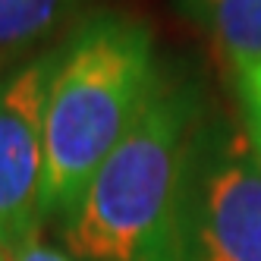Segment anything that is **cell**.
<instances>
[{"label": "cell", "instance_id": "cell-2", "mask_svg": "<svg viewBox=\"0 0 261 261\" xmlns=\"http://www.w3.org/2000/svg\"><path fill=\"white\" fill-rule=\"evenodd\" d=\"M204 110L192 79L161 72L136 126L60 220L72 261H176L179 192Z\"/></svg>", "mask_w": 261, "mask_h": 261}, {"label": "cell", "instance_id": "cell-8", "mask_svg": "<svg viewBox=\"0 0 261 261\" xmlns=\"http://www.w3.org/2000/svg\"><path fill=\"white\" fill-rule=\"evenodd\" d=\"M13 261H72L63 249H54L50 242H44L41 236L38 239H32L25 242L22 249H16L13 252Z\"/></svg>", "mask_w": 261, "mask_h": 261}, {"label": "cell", "instance_id": "cell-4", "mask_svg": "<svg viewBox=\"0 0 261 261\" xmlns=\"http://www.w3.org/2000/svg\"><path fill=\"white\" fill-rule=\"evenodd\" d=\"M60 44L41 47L0 79V249L10 258L44 227V104Z\"/></svg>", "mask_w": 261, "mask_h": 261}, {"label": "cell", "instance_id": "cell-5", "mask_svg": "<svg viewBox=\"0 0 261 261\" xmlns=\"http://www.w3.org/2000/svg\"><path fill=\"white\" fill-rule=\"evenodd\" d=\"M176 7L223 50L233 69L261 60V0H176Z\"/></svg>", "mask_w": 261, "mask_h": 261}, {"label": "cell", "instance_id": "cell-10", "mask_svg": "<svg viewBox=\"0 0 261 261\" xmlns=\"http://www.w3.org/2000/svg\"><path fill=\"white\" fill-rule=\"evenodd\" d=\"M0 261H13V258H10V255H7L4 249H0Z\"/></svg>", "mask_w": 261, "mask_h": 261}, {"label": "cell", "instance_id": "cell-1", "mask_svg": "<svg viewBox=\"0 0 261 261\" xmlns=\"http://www.w3.org/2000/svg\"><path fill=\"white\" fill-rule=\"evenodd\" d=\"M158 82L154 32L139 16L98 10L60 41L44 104V220L69 217Z\"/></svg>", "mask_w": 261, "mask_h": 261}, {"label": "cell", "instance_id": "cell-7", "mask_svg": "<svg viewBox=\"0 0 261 261\" xmlns=\"http://www.w3.org/2000/svg\"><path fill=\"white\" fill-rule=\"evenodd\" d=\"M233 72H236V82H239L242 107L258 110V114H261V60L242 63V66H236Z\"/></svg>", "mask_w": 261, "mask_h": 261}, {"label": "cell", "instance_id": "cell-3", "mask_svg": "<svg viewBox=\"0 0 261 261\" xmlns=\"http://www.w3.org/2000/svg\"><path fill=\"white\" fill-rule=\"evenodd\" d=\"M176 261H261V158L246 120H198L186 161Z\"/></svg>", "mask_w": 261, "mask_h": 261}, {"label": "cell", "instance_id": "cell-6", "mask_svg": "<svg viewBox=\"0 0 261 261\" xmlns=\"http://www.w3.org/2000/svg\"><path fill=\"white\" fill-rule=\"evenodd\" d=\"M82 0H0V66L29 60L35 47L47 44Z\"/></svg>", "mask_w": 261, "mask_h": 261}, {"label": "cell", "instance_id": "cell-9", "mask_svg": "<svg viewBox=\"0 0 261 261\" xmlns=\"http://www.w3.org/2000/svg\"><path fill=\"white\" fill-rule=\"evenodd\" d=\"M242 120H246L249 139H252L255 151H258V158H261V114H258V110H249V107H242Z\"/></svg>", "mask_w": 261, "mask_h": 261}]
</instances>
